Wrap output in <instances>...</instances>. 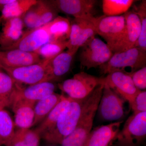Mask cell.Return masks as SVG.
<instances>
[{"instance_id": "1", "label": "cell", "mask_w": 146, "mask_h": 146, "mask_svg": "<svg viewBox=\"0 0 146 146\" xmlns=\"http://www.w3.org/2000/svg\"><path fill=\"white\" fill-rule=\"evenodd\" d=\"M104 83L97 86L89 95L74 130L63 139L61 146H83L92 130L94 118L101 98Z\"/></svg>"}, {"instance_id": "2", "label": "cell", "mask_w": 146, "mask_h": 146, "mask_svg": "<svg viewBox=\"0 0 146 146\" xmlns=\"http://www.w3.org/2000/svg\"><path fill=\"white\" fill-rule=\"evenodd\" d=\"M88 96L83 99L71 98L68 106L60 115L53 129L41 136V138L50 143L60 144L63 139L75 129Z\"/></svg>"}, {"instance_id": "3", "label": "cell", "mask_w": 146, "mask_h": 146, "mask_svg": "<svg viewBox=\"0 0 146 146\" xmlns=\"http://www.w3.org/2000/svg\"><path fill=\"white\" fill-rule=\"evenodd\" d=\"M146 51L138 47L115 53L110 59L104 65L100 66L101 72L104 74L113 72H125V68H131L133 72L145 67Z\"/></svg>"}, {"instance_id": "4", "label": "cell", "mask_w": 146, "mask_h": 146, "mask_svg": "<svg viewBox=\"0 0 146 146\" xmlns=\"http://www.w3.org/2000/svg\"><path fill=\"white\" fill-rule=\"evenodd\" d=\"M104 83V77L81 72L75 74L72 78L58 84V87L69 98L80 100L89 96L97 86Z\"/></svg>"}, {"instance_id": "5", "label": "cell", "mask_w": 146, "mask_h": 146, "mask_svg": "<svg viewBox=\"0 0 146 146\" xmlns=\"http://www.w3.org/2000/svg\"><path fill=\"white\" fill-rule=\"evenodd\" d=\"M146 112L133 113L126 121L115 140L119 146H138L145 140Z\"/></svg>"}, {"instance_id": "6", "label": "cell", "mask_w": 146, "mask_h": 146, "mask_svg": "<svg viewBox=\"0 0 146 146\" xmlns=\"http://www.w3.org/2000/svg\"><path fill=\"white\" fill-rule=\"evenodd\" d=\"M79 60L82 68L87 70L100 67L107 63L113 53L109 46L95 37L81 47Z\"/></svg>"}, {"instance_id": "7", "label": "cell", "mask_w": 146, "mask_h": 146, "mask_svg": "<svg viewBox=\"0 0 146 146\" xmlns=\"http://www.w3.org/2000/svg\"><path fill=\"white\" fill-rule=\"evenodd\" d=\"M122 97L104 84L103 90L97 112L100 119L104 121H121L125 116V103Z\"/></svg>"}, {"instance_id": "8", "label": "cell", "mask_w": 146, "mask_h": 146, "mask_svg": "<svg viewBox=\"0 0 146 146\" xmlns=\"http://www.w3.org/2000/svg\"><path fill=\"white\" fill-rule=\"evenodd\" d=\"M92 22L97 34L103 38L110 49L121 36L125 26L124 15L116 16L103 15L95 17Z\"/></svg>"}, {"instance_id": "9", "label": "cell", "mask_w": 146, "mask_h": 146, "mask_svg": "<svg viewBox=\"0 0 146 146\" xmlns=\"http://www.w3.org/2000/svg\"><path fill=\"white\" fill-rule=\"evenodd\" d=\"M50 60L43 59L33 65L17 68H3V70L16 83L34 85L47 82L46 66Z\"/></svg>"}, {"instance_id": "10", "label": "cell", "mask_w": 146, "mask_h": 146, "mask_svg": "<svg viewBox=\"0 0 146 146\" xmlns=\"http://www.w3.org/2000/svg\"><path fill=\"white\" fill-rule=\"evenodd\" d=\"M58 12L51 1H37L23 16L24 26L29 29L43 26L56 18Z\"/></svg>"}, {"instance_id": "11", "label": "cell", "mask_w": 146, "mask_h": 146, "mask_svg": "<svg viewBox=\"0 0 146 146\" xmlns=\"http://www.w3.org/2000/svg\"><path fill=\"white\" fill-rule=\"evenodd\" d=\"M104 82L128 102L130 108L140 91L134 85L129 72H113L104 77Z\"/></svg>"}, {"instance_id": "12", "label": "cell", "mask_w": 146, "mask_h": 146, "mask_svg": "<svg viewBox=\"0 0 146 146\" xmlns=\"http://www.w3.org/2000/svg\"><path fill=\"white\" fill-rule=\"evenodd\" d=\"M52 41L47 24L43 26L28 29L23 32L19 40L5 50L18 49L35 52L43 45Z\"/></svg>"}, {"instance_id": "13", "label": "cell", "mask_w": 146, "mask_h": 146, "mask_svg": "<svg viewBox=\"0 0 146 146\" xmlns=\"http://www.w3.org/2000/svg\"><path fill=\"white\" fill-rule=\"evenodd\" d=\"M123 15L125 19V28L117 42L111 48L113 54L135 47L141 33V22L136 12L128 11Z\"/></svg>"}, {"instance_id": "14", "label": "cell", "mask_w": 146, "mask_h": 146, "mask_svg": "<svg viewBox=\"0 0 146 146\" xmlns=\"http://www.w3.org/2000/svg\"><path fill=\"white\" fill-rule=\"evenodd\" d=\"M58 11L73 16L74 18L92 21L97 1L96 0H55L51 1Z\"/></svg>"}, {"instance_id": "15", "label": "cell", "mask_w": 146, "mask_h": 146, "mask_svg": "<svg viewBox=\"0 0 146 146\" xmlns=\"http://www.w3.org/2000/svg\"><path fill=\"white\" fill-rule=\"evenodd\" d=\"M42 60L35 52L18 49L0 50V69L28 66L39 63Z\"/></svg>"}, {"instance_id": "16", "label": "cell", "mask_w": 146, "mask_h": 146, "mask_svg": "<svg viewBox=\"0 0 146 146\" xmlns=\"http://www.w3.org/2000/svg\"><path fill=\"white\" fill-rule=\"evenodd\" d=\"M56 87V85L51 82L36 84L27 87H21L20 84L16 83L12 97L35 104L37 102L54 94Z\"/></svg>"}, {"instance_id": "17", "label": "cell", "mask_w": 146, "mask_h": 146, "mask_svg": "<svg viewBox=\"0 0 146 146\" xmlns=\"http://www.w3.org/2000/svg\"><path fill=\"white\" fill-rule=\"evenodd\" d=\"M123 121L110 123L91 130L83 146H109L115 140Z\"/></svg>"}, {"instance_id": "18", "label": "cell", "mask_w": 146, "mask_h": 146, "mask_svg": "<svg viewBox=\"0 0 146 146\" xmlns=\"http://www.w3.org/2000/svg\"><path fill=\"white\" fill-rule=\"evenodd\" d=\"M75 54L63 52L49 60L46 66L47 82L58 81L70 70Z\"/></svg>"}, {"instance_id": "19", "label": "cell", "mask_w": 146, "mask_h": 146, "mask_svg": "<svg viewBox=\"0 0 146 146\" xmlns=\"http://www.w3.org/2000/svg\"><path fill=\"white\" fill-rule=\"evenodd\" d=\"M35 104L12 97L9 107L15 116L14 124L19 128L29 129L34 119Z\"/></svg>"}, {"instance_id": "20", "label": "cell", "mask_w": 146, "mask_h": 146, "mask_svg": "<svg viewBox=\"0 0 146 146\" xmlns=\"http://www.w3.org/2000/svg\"><path fill=\"white\" fill-rule=\"evenodd\" d=\"M3 22L0 33V47L5 50L16 43L23 33V17L9 18Z\"/></svg>"}, {"instance_id": "21", "label": "cell", "mask_w": 146, "mask_h": 146, "mask_svg": "<svg viewBox=\"0 0 146 146\" xmlns=\"http://www.w3.org/2000/svg\"><path fill=\"white\" fill-rule=\"evenodd\" d=\"M71 99L70 98L63 95L60 101L42 121L40 125L35 129L39 133L41 138V136L49 133L53 129L60 115L68 106Z\"/></svg>"}, {"instance_id": "22", "label": "cell", "mask_w": 146, "mask_h": 146, "mask_svg": "<svg viewBox=\"0 0 146 146\" xmlns=\"http://www.w3.org/2000/svg\"><path fill=\"white\" fill-rule=\"evenodd\" d=\"M63 95L54 93L37 102L34 107V119L32 126L42 122L62 99Z\"/></svg>"}, {"instance_id": "23", "label": "cell", "mask_w": 146, "mask_h": 146, "mask_svg": "<svg viewBox=\"0 0 146 146\" xmlns=\"http://www.w3.org/2000/svg\"><path fill=\"white\" fill-rule=\"evenodd\" d=\"M40 136L35 130L19 128L16 131L5 146H39Z\"/></svg>"}, {"instance_id": "24", "label": "cell", "mask_w": 146, "mask_h": 146, "mask_svg": "<svg viewBox=\"0 0 146 146\" xmlns=\"http://www.w3.org/2000/svg\"><path fill=\"white\" fill-rule=\"evenodd\" d=\"M36 2V0H14L3 7L1 11L2 21L10 18L23 17Z\"/></svg>"}, {"instance_id": "25", "label": "cell", "mask_w": 146, "mask_h": 146, "mask_svg": "<svg viewBox=\"0 0 146 146\" xmlns=\"http://www.w3.org/2000/svg\"><path fill=\"white\" fill-rule=\"evenodd\" d=\"M47 24L53 41L68 40L71 32V22L69 19L58 16Z\"/></svg>"}, {"instance_id": "26", "label": "cell", "mask_w": 146, "mask_h": 146, "mask_svg": "<svg viewBox=\"0 0 146 146\" xmlns=\"http://www.w3.org/2000/svg\"><path fill=\"white\" fill-rule=\"evenodd\" d=\"M16 84L10 76L0 71V110L10 106Z\"/></svg>"}, {"instance_id": "27", "label": "cell", "mask_w": 146, "mask_h": 146, "mask_svg": "<svg viewBox=\"0 0 146 146\" xmlns=\"http://www.w3.org/2000/svg\"><path fill=\"white\" fill-rule=\"evenodd\" d=\"M135 1L133 0H103V12L105 16H121L127 12Z\"/></svg>"}, {"instance_id": "28", "label": "cell", "mask_w": 146, "mask_h": 146, "mask_svg": "<svg viewBox=\"0 0 146 146\" xmlns=\"http://www.w3.org/2000/svg\"><path fill=\"white\" fill-rule=\"evenodd\" d=\"M68 40H57L51 41L43 45L35 52L44 59L50 60L64 52L67 48Z\"/></svg>"}, {"instance_id": "29", "label": "cell", "mask_w": 146, "mask_h": 146, "mask_svg": "<svg viewBox=\"0 0 146 146\" xmlns=\"http://www.w3.org/2000/svg\"><path fill=\"white\" fill-rule=\"evenodd\" d=\"M14 122L9 112L3 109L0 110V146L8 142L15 132Z\"/></svg>"}, {"instance_id": "30", "label": "cell", "mask_w": 146, "mask_h": 146, "mask_svg": "<svg viewBox=\"0 0 146 146\" xmlns=\"http://www.w3.org/2000/svg\"><path fill=\"white\" fill-rule=\"evenodd\" d=\"M134 11L139 17L141 24V33L135 47L146 51V1H142Z\"/></svg>"}, {"instance_id": "31", "label": "cell", "mask_w": 146, "mask_h": 146, "mask_svg": "<svg viewBox=\"0 0 146 146\" xmlns=\"http://www.w3.org/2000/svg\"><path fill=\"white\" fill-rule=\"evenodd\" d=\"M134 85L140 91H145L146 88V67L133 72H129Z\"/></svg>"}, {"instance_id": "32", "label": "cell", "mask_w": 146, "mask_h": 146, "mask_svg": "<svg viewBox=\"0 0 146 146\" xmlns=\"http://www.w3.org/2000/svg\"><path fill=\"white\" fill-rule=\"evenodd\" d=\"M130 108L134 113L146 112V90L140 91Z\"/></svg>"}, {"instance_id": "33", "label": "cell", "mask_w": 146, "mask_h": 146, "mask_svg": "<svg viewBox=\"0 0 146 146\" xmlns=\"http://www.w3.org/2000/svg\"><path fill=\"white\" fill-rule=\"evenodd\" d=\"M2 22V18L1 16H0V27H1V24Z\"/></svg>"}, {"instance_id": "34", "label": "cell", "mask_w": 146, "mask_h": 146, "mask_svg": "<svg viewBox=\"0 0 146 146\" xmlns=\"http://www.w3.org/2000/svg\"><path fill=\"white\" fill-rule=\"evenodd\" d=\"M0 71H1V69H0Z\"/></svg>"}, {"instance_id": "35", "label": "cell", "mask_w": 146, "mask_h": 146, "mask_svg": "<svg viewBox=\"0 0 146 146\" xmlns=\"http://www.w3.org/2000/svg\"></svg>"}]
</instances>
